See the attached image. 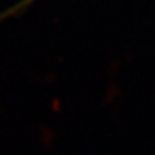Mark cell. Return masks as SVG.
<instances>
[{"label": "cell", "instance_id": "obj_1", "mask_svg": "<svg viewBox=\"0 0 155 155\" xmlns=\"http://www.w3.org/2000/svg\"><path fill=\"white\" fill-rule=\"evenodd\" d=\"M36 2L38 0H18L16 4H13L9 9L4 11L2 14H0V22L5 21V19H8L9 17H13V16H16V14L25 12L28 7H31L32 4L36 3Z\"/></svg>", "mask_w": 155, "mask_h": 155}]
</instances>
